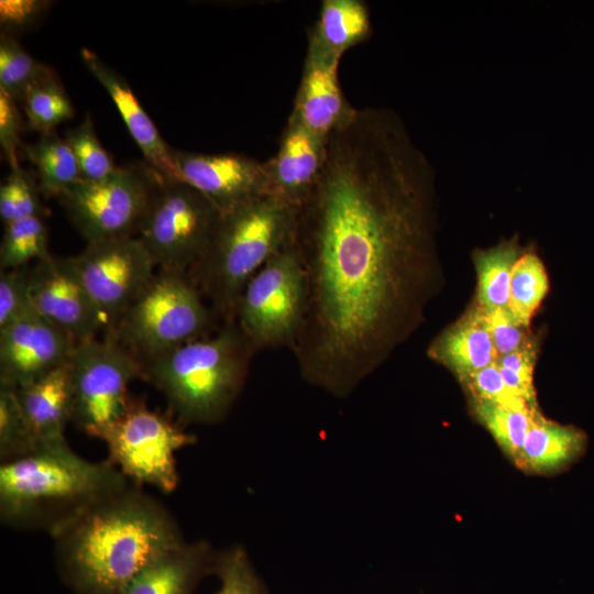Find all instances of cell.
<instances>
[{
    "mask_svg": "<svg viewBox=\"0 0 594 594\" xmlns=\"http://www.w3.org/2000/svg\"><path fill=\"white\" fill-rule=\"evenodd\" d=\"M433 195V168L394 111L356 109L329 136L294 233L307 308L290 351L304 381L348 397L417 322Z\"/></svg>",
    "mask_w": 594,
    "mask_h": 594,
    "instance_id": "1",
    "label": "cell"
},
{
    "mask_svg": "<svg viewBox=\"0 0 594 594\" xmlns=\"http://www.w3.org/2000/svg\"><path fill=\"white\" fill-rule=\"evenodd\" d=\"M52 536L58 573L74 594H121L145 566L185 543L169 513L130 485Z\"/></svg>",
    "mask_w": 594,
    "mask_h": 594,
    "instance_id": "2",
    "label": "cell"
},
{
    "mask_svg": "<svg viewBox=\"0 0 594 594\" xmlns=\"http://www.w3.org/2000/svg\"><path fill=\"white\" fill-rule=\"evenodd\" d=\"M129 486L109 461H88L67 441L37 447L0 466V514L4 522L46 527L51 535L97 502Z\"/></svg>",
    "mask_w": 594,
    "mask_h": 594,
    "instance_id": "3",
    "label": "cell"
},
{
    "mask_svg": "<svg viewBox=\"0 0 594 594\" xmlns=\"http://www.w3.org/2000/svg\"><path fill=\"white\" fill-rule=\"evenodd\" d=\"M297 209L262 195L221 213L210 244L189 276L220 324L235 322L250 279L294 240Z\"/></svg>",
    "mask_w": 594,
    "mask_h": 594,
    "instance_id": "4",
    "label": "cell"
},
{
    "mask_svg": "<svg viewBox=\"0 0 594 594\" xmlns=\"http://www.w3.org/2000/svg\"><path fill=\"white\" fill-rule=\"evenodd\" d=\"M256 351L235 322L143 362L144 378L185 424L221 420L246 381Z\"/></svg>",
    "mask_w": 594,
    "mask_h": 594,
    "instance_id": "5",
    "label": "cell"
},
{
    "mask_svg": "<svg viewBox=\"0 0 594 594\" xmlns=\"http://www.w3.org/2000/svg\"><path fill=\"white\" fill-rule=\"evenodd\" d=\"M206 301L188 275L157 271L107 336L143 363L216 331L220 324Z\"/></svg>",
    "mask_w": 594,
    "mask_h": 594,
    "instance_id": "6",
    "label": "cell"
},
{
    "mask_svg": "<svg viewBox=\"0 0 594 594\" xmlns=\"http://www.w3.org/2000/svg\"><path fill=\"white\" fill-rule=\"evenodd\" d=\"M307 308V282L294 240L246 284L235 323L256 352L294 345Z\"/></svg>",
    "mask_w": 594,
    "mask_h": 594,
    "instance_id": "7",
    "label": "cell"
},
{
    "mask_svg": "<svg viewBox=\"0 0 594 594\" xmlns=\"http://www.w3.org/2000/svg\"><path fill=\"white\" fill-rule=\"evenodd\" d=\"M220 217V210L195 188L163 178L138 238L158 271L190 276L201 262Z\"/></svg>",
    "mask_w": 594,
    "mask_h": 594,
    "instance_id": "8",
    "label": "cell"
},
{
    "mask_svg": "<svg viewBox=\"0 0 594 594\" xmlns=\"http://www.w3.org/2000/svg\"><path fill=\"white\" fill-rule=\"evenodd\" d=\"M163 178L146 163L118 166L106 178L78 179L57 199L87 243L134 237Z\"/></svg>",
    "mask_w": 594,
    "mask_h": 594,
    "instance_id": "9",
    "label": "cell"
},
{
    "mask_svg": "<svg viewBox=\"0 0 594 594\" xmlns=\"http://www.w3.org/2000/svg\"><path fill=\"white\" fill-rule=\"evenodd\" d=\"M95 438L106 443L108 461L127 479L164 493H172L178 484L176 452L196 441L177 422L131 399Z\"/></svg>",
    "mask_w": 594,
    "mask_h": 594,
    "instance_id": "10",
    "label": "cell"
},
{
    "mask_svg": "<svg viewBox=\"0 0 594 594\" xmlns=\"http://www.w3.org/2000/svg\"><path fill=\"white\" fill-rule=\"evenodd\" d=\"M68 363L72 421L95 437L128 407V386L133 380L144 378L143 363L108 336L76 343Z\"/></svg>",
    "mask_w": 594,
    "mask_h": 594,
    "instance_id": "11",
    "label": "cell"
},
{
    "mask_svg": "<svg viewBox=\"0 0 594 594\" xmlns=\"http://www.w3.org/2000/svg\"><path fill=\"white\" fill-rule=\"evenodd\" d=\"M67 258L105 317L106 331L156 274V266L138 237L90 242L78 254Z\"/></svg>",
    "mask_w": 594,
    "mask_h": 594,
    "instance_id": "12",
    "label": "cell"
},
{
    "mask_svg": "<svg viewBox=\"0 0 594 594\" xmlns=\"http://www.w3.org/2000/svg\"><path fill=\"white\" fill-rule=\"evenodd\" d=\"M32 307L76 343L107 329L101 311L77 277L67 257H47L29 266Z\"/></svg>",
    "mask_w": 594,
    "mask_h": 594,
    "instance_id": "13",
    "label": "cell"
},
{
    "mask_svg": "<svg viewBox=\"0 0 594 594\" xmlns=\"http://www.w3.org/2000/svg\"><path fill=\"white\" fill-rule=\"evenodd\" d=\"M76 342L33 307L0 329V385L19 388L67 363Z\"/></svg>",
    "mask_w": 594,
    "mask_h": 594,
    "instance_id": "14",
    "label": "cell"
},
{
    "mask_svg": "<svg viewBox=\"0 0 594 594\" xmlns=\"http://www.w3.org/2000/svg\"><path fill=\"white\" fill-rule=\"evenodd\" d=\"M179 182L195 188L221 213L266 195L264 162L239 153L174 151Z\"/></svg>",
    "mask_w": 594,
    "mask_h": 594,
    "instance_id": "15",
    "label": "cell"
},
{
    "mask_svg": "<svg viewBox=\"0 0 594 594\" xmlns=\"http://www.w3.org/2000/svg\"><path fill=\"white\" fill-rule=\"evenodd\" d=\"M328 139L288 117L275 155L264 162L266 195L298 209L317 185L327 158Z\"/></svg>",
    "mask_w": 594,
    "mask_h": 594,
    "instance_id": "16",
    "label": "cell"
},
{
    "mask_svg": "<svg viewBox=\"0 0 594 594\" xmlns=\"http://www.w3.org/2000/svg\"><path fill=\"white\" fill-rule=\"evenodd\" d=\"M340 57L310 46L289 118L323 139L348 123L356 111L345 98L340 80Z\"/></svg>",
    "mask_w": 594,
    "mask_h": 594,
    "instance_id": "17",
    "label": "cell"
},
{
    "mask_svg": "<svg viewBox=\"0 0 594 594\" xmlns=\"http://www.w3.org/2000/svg\"><path fill=\"white\" fill-rule=\"evenodd\" d=\"M81 58L112 99L145 163L165 179L179 182L174 158L175 150L165 142L127 80L86 47L81 50Z\"/></svg>",
    "mask_w": 594,
    "mask_h": 594,
    "instance_id": "18",
    "label": "cell"
},
{
    "mask_svg": "<svg viewBox=\"0 0 594 594\" xmlns=\"http://www.w3.org/2000/svg\"><path fill=\"white\" fill-rule=\"evenodd\" d=\"M16 394L37 447L66 440L65 428L73 418L68 362L16 388Z\"/></svg>",
    "mask_w": 594,
    "mask_h": 594,
    "instance_id": "19",
    "label": "cell"
},
{
    "mask_svg": "<svg viewBox=\"0 0 594 594\" xmlns=\"http://www.w3.org/2000/svg\"><path fill=\"white\" fill-rule=\"evenodd\" d=\"M208 570V546L183 543L145 566L121 594H191Z\"/></svg>",
    "mask_w": 594,
    "mask_h": 594,
    "instance_id": "20",
    "label": "cell"
},
{
    "mask_svg": "<svg viewBox=\"0 0 594 594\" xmlns=\"http://www.w3.org/2000/svg\"><path fill=\"white\" fill-rule=\"evenodd\" d=\"M431 359L462 378L498 360L488 331L474 308L455 326L441 333L429 346Z\"/></svg>",
    "mask_w": 594,
    "mask_h": 594,
    "instance_id": "21",
    "label": "cell"
},
{
    "mask_svg": "<svg viewBox=\"0 0 594 594\" xmlns=\"http://www.w3.org/2000/svg\"><path fill=\"white\" fill-rule=\"evenodd\" d=\"M372 32L370 9L362 0H323L308 31V44L324 54L342 57Z\"/></svg>",
    "mask_w": 594,
    "mask_h": 594,
    "instance_id": "22",
    "label": "cell"
},
{
    "mask_svg": "<svg viewBox=\"0 0 594 594\" xmlns=\"http://www.w3.org/2000/svg\"><path fill=\"white\" fill-rule=\"evenodd\" d=\"M585 446L586 436L582 430L550 421L538 413L516 464L540 473L558 471L578 460Z\"/></svg>",
    "mask_w": 594,
    "mask_h": 594,
    "instance_id": "23",
    "label": "cell"
},
{
    "mask_svg": "<svg viewBox=\"0 0 594 594\" xmlns=\"http://www.w3.org/2000/svg\"><path fill=\"white\" fill-rule=\"evenodd\" d=\"M23 150L36 168L41 191L46 197L57 198L81 178L72 148L55 131L40 134L34 143L25 145Z\"/></svg>",
    "mask_w": 594,
    "mask_h": 594,
    "instance_id": "24",
    "label": "cell"
},
{
    "mask_svg": "<svg viewBox=\"0 0 594 594\" xmlns=\"http://www.w3.org/2000/svg\"><path fill=\"white\" fill-rule=\"evenodd\" d=\"M519 256V248L513 241L475 253L477 308L485 311L507 308L512 272Z\"/></svg>",
    "mask_w": 594,
    "mask_h": 594,
    "instance_id": "25",
    "label": "cell"
},
{
    "mask_svg": "<svg viewBox=\"0 0 594 594\" xmlns=\"http://www.w3.org/2000/svg\"><path fill=\"white\" fill-rule=\"evenodd\" d=\"M473 413L502 450L516 463L532 420L539 413L537 407L473 400Z\"/></svg>",
    "mask_w": 594,
    "mask_h": 594,
    "instance_id": "26",
    "label": "cell"
},
{
    "mask_svg": "<svg viewBox=\"0 0 594 594\" xmlns=\"http://www.w3.org/2000/svg\"><path fill=\"white\" fill-rule=\"evenodd\" d=\"M548 289L541 260L534 252L522 253L513 267L507 309L518 323L528 328Z\"/></svg>",
    "mask_w": 594,
    "mask_h": 594,
    "instance_id": "27",
    "label": "cell"
},
{
    "mask_svg": "<svg viewBox=\"0 0 594 594\" xmlns=\"http://www.w3.org/2000/svg\"><path fill=\"white\" fill-rule=\"evenodd\" d=\"M31 130L40 134L70 120L75 109L57 75L47 77L33 85L21 100Z\"/></svg>",
    "mask_w": 594,
    "mask_h": 594,
    "instance_id": "28",
    "label": "cell"
},
{
    "mask_svg": "<svg viewBox=\"0 0 594 594\" xmlns=\"http://www.w3.org/2000/svg\"><path fill=\"white\" fill-rule=\"evenodd\" d=\"M48 232L43 217H30L4 224L0 245V268L12 270L47 257Z\"/></svg>",
    "mask_w": 594,
    "mask_h": 594,
    "instance_id": "29",
    "label": "cell"
},
{
    "mask_svg": "<svg viewBox=\"0 0 594 594\" xmlns=\"http://www.w3.org/2000/svg\"><path fill=\"white\" fill-rule=\"evenodd\" d=\"M53 75L54 70L32 57L14 36L0 35V90L21 101L33 85Z\"/></svg>",
    "mask_w": 594,
    "mask_h": 594,
    "instance_id": "30",
    "label": "cell"
},
{
    "mask_svg": "<svg viewBox=\"0 0 594 594\" xmlns=\"http://www.w3.org/2000/svg\"><path fill=\"white\" fill-rule=\"evenodd\" d=\"M37 177L21 166L11 168L0 186V218L4 224L15 220L43 217Z\"/></svg>",
    "mask_w": 594,
    "mask_h": 594,
    "instance_id": "31",
    "label": "cell"
},
{
    "mask_svg": "<svg viewBox=\"0 0 594 594\" xmlns=\"http://www.w3.org/2000/svg\"><path fill=\"white\" fill-rule=\"evenodd\" d=\"M37 448L20 405L16 388L0 385V457L4 462Z\"/></svg>",
    "mask_w": 594,
    "mask_h": 594,
    "instance_id": "32",
    "label": "cell"
},
{
    "mask_svg": "<svg viewBox=\"0 0 594 594\" xmlns=\"http://www.w3.org/2000/svg\"><path fill=\"white\" fill-rule=\"evenodd\" d=\"M64 139L75 155L82 179H102L118 168L100 143L89 116L75 128L68 129Z\"/></svg>",
    "mask_w": 594,
    "mask_h": 594,
    "instance_id": "33",
    "label": "cell"
},
{
    "mask_svg": "<svg viewBox=\"0 0 594 594\" xmlns=\"http://www.w3.org/2000/svg\"><path fill=\"white\" fill-rule=\"evenodd\" d=\"M212 570L220 582L218 591L213 594H268L241 547L223 553Z\"/></svg>",
    "mask_w": 594,
    "mask_h": 594,
    "instance_id": "34",
    "label": "cell"
},
{
    "mask_svg": "<svg viewBox=\"0 0 594 594\" xmlns=\"http://www.w3.org/2000/svg\"><path fill=\"white\" fill-rule=\"evenodd\" d=\"M537 346L532 342L515 352L499 356L497 366L506 387L517 397L537 407L534 370Z\"/></svg>",
    "mask_w": 594,
    "mask_h": 594,
    "instance_id": "35",
    "label": "cell"
},
{
    "mask_svg": "<svg viewBox=\"0 0 594 594\" xmlns=\"http://www.w3.org/2000/svg\"><path fill=\"white\" fill-rule=\"evenodd\" d=\"M475 309L491 336L498 358L535 342L528 337L527 328L518 323L507 308L490 311L477 307Z\"/></svg>",
    "mask_w": 594,
    "mask_h": 594,
    "instance_id": "36",
    "label": "cell"
},
{
    "mask_svg": "<svg viewBox=\"0 0 594 594\" xmlns=\"http://www.w3.org/2000/svg\"><path fill=\"white\" fill-rule=\"evenodd\" d=\"M460 381L473 396V400L494 403L504 406H530L524 399L515 396L506 387L497 363L473 372L460 378Z\"/></svg>",
    "mask_w": 594,
    "mask_h": 594,
    "instance_id": "37",
    "label": "cell"
},
{
    "mask_svg": "<svg viewBox=\"0 0 594 594\" xmlns=\"http://www.w3.org/2000/svg\"><path fill=\"white\" fill-rule=\"evenodd\" d=\"M29 266L0 272V329L32 307Z\"/></svg>",
    "mask_w": 594,
    "mask_h": 594,
    "instance_id": "38",
    "label": "cell"
},
{
    "mask_svg": "<svg viewBox=\"0 0 594 594\" xmlns=\"http://www.w3.org/2000/svg\"><path fill=\"white\" fill-rule=\"evenodd\" d=\"M52 1L47 0H1V34L14 36L31 29L48 11Z\"/></svg>",
    "mask_w": 594,
    "mask_h": 594,
    "instance_id": "39",
    "label": "cell"
},
{
    "mask_svg": "<svg viewBox=\"0 0 594 594\" xmlns=\"http://www.w3.org/2000/svg\"><path fill=\"white\" fill-rule=\"evenodd\" d=\"M23 118L18 101L0 90V145L11 168L20 166L18 153L21 142Z\"/></svg>",
    "mask_w": 594,
    "mask_h": 594,
    "instance_id": "40",
    "label": "cell"
}]
</instances>
